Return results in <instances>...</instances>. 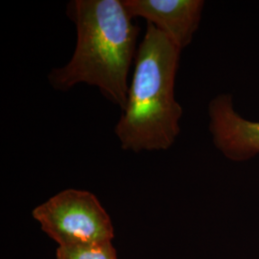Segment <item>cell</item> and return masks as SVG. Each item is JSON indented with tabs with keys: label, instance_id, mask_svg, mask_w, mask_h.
<instances>
[{
	"label": "cell",
	"instance_id": "cell-5",
	"mask_svg": "<svg viewBox=\"0 0 259 259\" xmlns=\"http://www.w3.org/2000/svg\"><path fill=\"white\" fill-rule=\"evenodd\" d=\"M135 18H142L169 37L181 50L197 32L204 7L203 0H124Z\"/></svg>",
	"mask_w": 259,
	"mask_h": 259
},
{
	"label": "cell",
	"instance_id": "cell-1",
	"mask_svg": "<svg viewBox=\"0 0 259 259\" xmlns=\"http://www.w3.org/2000/svg\"><path fill=\"white\" fill-rule=\"evenodd\" d=\"M77 30V44L71 60L48 75L58 91L77 83L97 87L121 111L126 107L128 75L136 58L139 28L120 0H73L66 8Z\"/></svg>",
	"mask_w": 259,
	"mask_h": 259
},
{
	"label": "cell",
	"instance_id": "cell-4",
	"mask_svg": "<svg viewBox=\"0 0 259 259\" xmlns=\"http://www.w3.org/2000/svg\"><path fill=\"white\" fill-rule=\"evenodd\" d=\"M209 132L214 146L232 161H247L259 155V120L237 112L231 94H219L208 104Z\"/></svg>",
	"mask_w": 259,
	"mask_h": 259
},
{
	"label": "cell",
	"instance_id": "cell-3",
	"mask_svg": "<svg viewBox=\"0 0 259 259\" xmlns=\"http://www.w3.org/2000/svg\"><path fill=\"white\" fill-rule=\"evenodd\" d=\"M42 232L58 247L112 241L111 217L95 195L81 189H65L33 210Z\"/></svg>",
	"mask_w": 259,
	"mask_h": 259
},
{
	"label": "cell",
	"instance_id": "cell-2",
	"mask_svg": "<svg viewBox=\"0 0 259 259\" xmlns=\"http://www.w3.org/2000/svg\"><path fill=\"white\" fill-rule=\"evenodd\" d=\"M181 53L169 37L147 23L126 107L114 129L124 151H164L175 143L184 112L175 96Z\"/></svg>",
	"mask_w": 259,
	"mask_h": 259
},
{
	"label": "cell",
	"instance_id": "cell-6",
	"mask_svg": "<svg viewBox=\"0 0 259 259\" xmlns=\"http://www.w3.org/2000/svg\"><path fill=\"white\" fill-rule=\"evenodd\" d=\"M56 259H118L112 241L58 247Z\"/></svg>",
	"mask_w": 259,
	"mask_h": 259
}]
</instances>
